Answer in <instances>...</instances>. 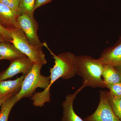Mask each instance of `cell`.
<instances>
[{
    "label": "cell",
    "mask_w": 121,
    "mask_h": 121,
    "mask_svg": "<svg viewBox=\"0 0 121 121\" xmlns=\"http://www.w3.org/2000/svg\"><path fill=\"white\" fill-rule=\"evenodd\" d=\"M53 0H35L34 10L35 11L36 9L42 5L51 2Z\"/></svg>",
    "instance_id": "obj_20"
},
{
    "label": "cell",
    "mask_w": 121,
    "mask_h": 121,
    "mask_svg": "<svg viewBox=\"0 0 121 121\" xmlns=\"http://www.w3.org/2000/svg\"><path fill=\"white\" fill-rule=\"evenodd\" d=\"M102 76L106 85L121 82V76L119 71L117 68L112 65L103 64Z\"/></svg>",
    "instance_id": "obj_13"
},
{
    "label": "cell",
    "mask_w": 121,
    "mask_h": 121,
    "mask_svg": "<svg viewBox=\"0 0 121 121\" xmlns=\"http://www.w3.org/2000/svg\"><path fill=\"white\" fill-rule=\"evenodd\" d=\"M18 102L16 94L11 95L4 101L1 106L0 121H8L11 110Z\"/></svg>",
    "instance_id": "obj_14"
},
{
    "label": "cell",
    "mask_w": 121,
    "mask_h": 121,
    "mask_svg": "<svg viewBox=\"0 0 121 121\" xmlns=\"http://www.w3.org/2000/svg\"><path fill=\"white\" fill-rule=\"evenodd\" d=\"M5 41H7L4 38V37L2 36L1 35H0V43Z\"/></svg>",
    "instance_id": "obj_22"
},
{
    "label": "cell",
    "mask_w": 121,
    "mask_h": 121,
    "mask_svg": "<svg viewBox=\"0 0 121 121\" xmlns=\"http://www.w3.org/2000/svg\"><path fill=\"white\" fill-rule=\"evenodd\" d=\"M35 0H20L18 13H26L31 16H34V7Z\"/></svg>",
    "instance_id": "obj_15"
},
{
    "label": "cell",
    "mask_w": 121,
    "mask_h": 121,
    "mask_svg": "<svg viewBox=\"0 0 121 121\" xmlns=\"http://www.w3.org/2000/svg\"><path fill=\"white\" fill-rule=\"evenodd\" d=\"M84 88L82 86L73 94H69L67 95L62 104L63 108L62 121H84L76 113L73 107L74 99L78 93Z\"/></svg>",
    "instance_id": "obj_9"
},
{
    "label": "cell",
    "mask_w": 121,
    "mask_h": 121,
    "mask_svg": "<svg viewBox=\"0 0 121 121\" xmlns=\"http://www.w3.org/2000/svg\"><path fill=\"white\" fill-rule=\"evenodd\" d=\"M106 87L109 90V93L114 98H121V82L115 84H107Z\"/></svg>",
    "instance_id": "obj_17"
},
{
    "label": "cell",
    "mask_w": 121,
    "mask_h": 121,
    "mask_svg": "<svg viewBox=\"0 0 121 121\" xmlns=\"http://www.w3.org/2000/svg\"><path fill=\"white\" fill-rule=\"evenodd\" d=\"M33 64L26 56L12 60L9 67L0 73V80L10 78L20 73L26 75L31 70Z\"/></svg>",
    "instance_id": "obj_7"
},
{
    "label": "cell",
    "mask_w": 121,
    "mask_h": 121,
    "mask_svg": "<svg viewBox=\"0 0 121 121\" xmlns=\"http://www.w3.org/2000/svg\"><path fill=\"white\" fill-rule=\"evenodd\" d=\"M18 13L0 2V24L9 30L18 28L17 18Z\"/></svg>",
    "instance_id": "obj_10"
},
{
    "label": "cell",
    "mask_w": 121,
    "mask_h": 121,
    "mask_svg": "<svg viewBox=\"0 0 121 121\" xmlns=\"http://www.w3.org/2000/svg\"><path fill=\"white\" fill-rule=\"evenodd\" d=\"M107 94L114 112L121 121V98H114L109 91H107Z\"/></svg>",
    "instance_id": "obj_16"
},
{
    "label": "cell",
    "mask_w": 121,
    "mask_h": 121,
    "mask_svg": "<svg viewBox=\"0 0 121 121\" xmlns=\"http://www.w3.org/2000/svg\"><path fill=\"white\" fill-rule=\"evenodd\" d=\"M0 2L18 13L20 0H0Z\"/></svg>",
    "instance_id": "obj_18"
},
{
    "label": "cell",
    "mask_w": 121,
    "mask_h": 121,
    "mask_svg": "<svg viewBox=\"0 0 121 121\" xmlns=\"http://www.w3.org/2000/svg\"><path fill=\"white\" fill-rule=\"evenodd\" d=\"M43 44L53 56L55 64L50 69L51 83L49 86L41 92L35 93L31 97L33 104L40 107L43 106L46 103L51 101L50 87L55 82L60 78L69 79L77 74L76 56L74 54L66 52L56 55L51 51L46 43Z\"/></svg>",
    "instance_id": "obj_1"
},
{
    "label": "cell",
    "mask_w": 121,
    "mask_h": 121,
    "mask_svg": "<svg viewBox=\"0 0 121 121\" xmlns=\"http://www.w3.org/2000/svg\"><path fill=\"white\" fill-rule=\"evenodd\" d=\"M9 30L12 39L10 42L21 52L27 56L34 63L42 65L47 63L45 55L42 48L31 44L23 32L19 28H14Z\"/></svg>",
    "instance_id": "obj_4"
},
{
    "label": "cell",
    "mask_w": 121,
    "mask_h": 121,
    "mask_svg": "<svg viewBox=\"0 0 121 121\" xmlns=\"http://www.w3.org/2000/svg\"><path fill=\"white\" fill-rule=\"evenodd\" d=\"M77 74L82 78V86L104 88L106 85L102 76L103 64L90 56H76Z\"/></svg>",
    "instance_id": "obj_2"
},
{
    "label": "cell",
    "mask_w": 121,
    "mask_h": 121,
    "mask_svg": "<svg viewBox=\"0 0 121 121\" xmlns=\"http://www.w3.org/2000/svg\"><path fill=\"white\" fill-rule=\"evenodd\" d=\"M25 75L15 80H0V98L19 92Z\"/></svg>",
    "instance_id": "obj_11"
},
{
    "label": "cell",
    "mask_w": 121,
    "mask_h": 121,
    "mask_svg": "<svg viewBox=\"0 0 121 121\" xmlns=\"http://www.w3.org/2000/svg\"><path fill=\"white\" fill-rule=\"evenodd\" d=\"M17 22V27L22 30L29 43L35 46L44 47L37 34L38 24L34 16L24 13H18Z\"/></svg>",
    "instance_id": "obj_6"
},
{
    "label": "cell",
    "mask_w": 121,
    "mask_h": 121,
    "mask_svg": "<svg viewBox=\"0 0 121 121\" xmlns=\"http://www.w3.org/2000/svg\"><path fill=\"white\" fill-rule=\"evenodd\" d=\"M103 64L112 65L115 67L121 66V36L115 45L106 48L98 59Z\"/></svg>",
    "instance_id": "obj_8"
},
{
    "label": "cell",
    "mask_w": 121,
    "mask_h": 121,
    "mask_svg": "<svg viewBox=\"0 0 121 121\" xmlns=\"http://www.w3.org/2000/svg\"><path fill=\"white\" fill-rule=\"evenodd\" d=\"M43 65L34 63L32 68L25 75L21 89L16 95L19 101L23 98L32 97L37 88L47 89L51 83L50 76L42 75L41 70Z\"/></svg>",
    "instance_id": "obj_3"
},
{
    "label": "cell",
    "mask_w": 121,
    "mask_h": 121,
    "mask_svg": "<svg viewBox=\"0 0 121 121\" xmlns=\"http://www.w3.org/2000/svg\"><path fill=\"white\" fill-rule=\"evenodd\" d=\"M99 104L96 110L86 117L84 121H121L113 110L107 91H99Z\"/></svg>",
    "instance_id": "obj_5"
},
{
    "label": "cell",
    "mask_w": 121,
    "mask_h": 121,
    "mask_svg": "<svg viewBox=\"0 0 121 121\" xmlns=\"http://www.w3.org/2000/svg\"><path fill=\"white\" fill-rule=\"evenodd\" d=\"M116 67L117 68V69L119 71V73H120L121 76V66L117 67Z\"/></svg>",
    "instance_id": "obj_23"
},
{
    "label": "cell",
    "mask_w": 121,
    "mask_h": 121,
    "mask_svg": "<svg viewBox=\"0 0 121 121\" xmlns=\"http://www.w3.org/2000/svg\"><path fill=\"white\" fill-rule=\"evenodd\" d=\"M4 60L3 59V58H2L1 56H0V60Z\"/></svg>",
    "instance_id": "obj_24"
},
{
    "label": "cell",
    "mask_w": 121,
    "mask_h": 121,
    "mask_svg": "<svg viewBox=\"0 0 121 121\" xmlns=\"http://www.w3.org/2000/svg\"><path fill=\"white\" fill-rule=\"evenodd\" d=\"M0 35L4 37L7 42H10L12 39L9 30L5 28L1 24H0Z\"/></svg>",
    "instance_id": "obj_19"
},
{
    "label": "cell",
    "mask_w": 121,
    "mask_h": 121,
    "mask_svg": "<svg viewBox=\"0 0 121 121\" xmlns=\"http://www.w3.org/2000/svg\"><path fill=\"white\" fill-rule=\"evenodd\" d=\"M16 94H11L9 95L6 96H4V97H2L0 98V111L1 106V105L4 101H5L7 98H8L11 95H13Z\"/></svg>",
    "instance_id": "obj_21"
},
{
    "label": "cell",
    "mask_w": 121,
    "mask_h": 121,
    "mask_svg": "<svg viewBox=\"0 0 121 121\" xmlns=\"http://www.w3.org/2000/svg\"><path fill=\"white\" fill-rule=\"evenodd\" d=\"M7 42L5 41L0 43V56L3 59L8 60L11 61L26 56L21 52L13 44Z\"/></svg>",
    "instance_id": "obj_12"
}]
</instances>
